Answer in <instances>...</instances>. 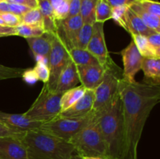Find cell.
Wrapping results in <instances>:
<instances>
[{"label":"cell","mask_w":160,"mask_h":159,"mask_svg":"<svg viewBox=\"0 0 160 159\" xmlns=\"http://www.w3.org/2000/svg\"><path fill=\"white\" fill-rule=\"evenodd\" d=\"M124 126V159H138V147L144 126L160 101V85L129 83L122 78L119 87Z\"/></svg>","instance_id":"obj_1"},{"label":"cell","mask_w":160,"mask_h":159,"mask_svg":"<svg viewBox=\"0 0 160 159\" xmlns=\"http://www.w3.org/2000/svg\"><path fill=\"white\" fill-rule=\"evenodd\" d=\"M95 116L106 144L107 159H124V126L120 95L108 108Z\"/></svg>","instance_id":"obj_2"},{"label":"cell","mask_w":160,"mask_h":159,"mask_svg":"<svg viewBox=\"0 0 160 159\" xmlns=\"http://www.w3.org/2000/svg\"><path fill=\"white\" fill-rule=\"evenodd\" d=\"M20 139L29 159H70L75 153L74 147L70 142L40 128L26 131Z\"/></svg>","instance_id":"obj_3"},{"label":"cell","mask_w":160,"mask_h":159,"mask_svg":"<svg viewBox=\"0 0 160 159\" xmlns=\"http://www.w3.org/2000/svg\"><path fill=\"white\" fill-rule=\"evenodd\" d=\"M123 78V70L109 58L104 65V73L99 85L95 89L92 113L95 115L104 112L119 94V87Z\"/></svg>","instance_id":"obj_4"},{"label":"cell","mask_w":160,"mask_h":159,"mask_svg":"<svg viewBox=\"0 0 160 159\" xmlns=\"http://www.w3.org/2000/svg\"><path fill=\"white\" fill-rule=\"evenodd\" d=\"M75 153L81 157L95 156L106 157V147L96 121L83 128L70 140Z\"/></svg>","instance_id":"obj_5"},{"label":"cell","mask_w":160,"mask_h":159,"mask_svg":"<svg viewBox=\"0 0 160 159\" xmlns=\"http://www.w3.org/2000/svg\"><path fill=\"white\" fill-rule=\"evenodd\" d=\"M62 94L49 89L47 84H44L37 99L31 108L23 114L32 121L41 123L50 121L61 113L60 100Z\"/></svg>","instance_id":"obj_6"},{"label":"cell","mask_w":160,"mask_h":159,"mask_svg":"<svg viewBox=\"0 0 160 159\" xmlns=\"http://www.w3.org/2000/svg\"><path fill=\"white\" fill-rule=\"evenodd\" d=\"M95 120V116L92 112L86 116L78 118L57 116L50 121L42 123L40 129L69 142L73 136Z\"/></svg>","instance_id":"obj_7"},{"label":"cell","mask_w":160,"mask_h":159,"mask_svg":"<svg viewBox=\"0 0 160 159\" xmlns=\"http://www.w3.org/2000/svg\"><path fill=\"white\" fill-rule=\"evenodd\" d=\"M70 60L68 47L58 31L53 32L52 34L51 51L48 56V64L50 76L48 82L45 83L48 88L55 90L59 75Z\"/></svg>","instance_id":"obj_8"},{"label":"cell","mask_w":160,"mask_h":159,"mask_svg":"<svg viewBox=\"0 0 160 159\" xmlns=\"http://www.w3.org/2000/svg\"><path fill=\"white\" fill-rule=\"evenodd\" d=\"M123 59V79L129 83L135 82V75L142 69L143 56L133 41L120 52Z\"/></svg>","instance_id":"obj_9"},{"label":"cell","mask_w":160,"mask_h":159,"mask_svg":"<svg viewBox=\"0 0 160 159\" xmlns=\"http://www.w3.org/2000/svg\"><path fill=\"white\" fill-rule=\"evenodd\" d=\"M92 26L93 31L92 37L86 49L90 51L98 59V62L104 66L110 58L105 39L104 23L95 22Z\"/></svg>","instance_id":"obj_10"},{"label":"cell","mask_w":160,"mask_h":159,"mask_svg":"<svg viewBox=\"0 0 160 159\" xmlns=\"http://www.w3.org/2000/svg\"><path fill=\"white\" fill-rule=\"evenodd\" d=\"M22 135L0 137V159H29Z\"/></svg>","instance_id":"obj_11"},{"label":"cell","mask_w":160,"mask_h":159,"mask_svg":"<svg viewBox=\"0 0 160 159\" xmlns=\"http://www.w3.org/2000/svg\"><path fill=\"white\" fill-rule=\"evenodd\" d=\"M95 101V90L86 89L84 95L69 108L62 112L59 116L67 118H82L90 114Z\"/></svg>","instance_id":"obj_12"},{"label":"cell","mask_w":160,"mask_h":159,"mask_svg":"<svg viewBox=\"0 0 160 159\" xmlns=\"http://www.w3.org/2000/svg\"><path fill=\"white\" fill-rule=\"evenodd\" d=\"M80 83L85 89L95 90L102 79L104 66L100 64L77 66Z\"/></svg>","instance_id":"obj_13"},{"label":"cell","mask_w":160,"mask_h":159,"mask_svg":"<svg viewBox=\"0 0 160 159\" xmlns=\"http://www.w3.org/2000/svg\"><path fill=\"white\" fill-rule=\"evenodd\" d=\"M0 123L12 129L20 131L39 129L43 123L41 122L32 121L27 118L23 114H11L3 112H0Z\"/></svg>","instance_id":"obj_14"},{"label":"cell","mask_w":160,"mask_h":159,"mask_svg":"<svg viewBox=\"0 0 160 159\" xmlns=\"http://www.w3.org/2000/svg\"><path fill=\"white\" fill-rule=\"evenodd\" d=\"M79 83L80 80L77 65L70 60L59 75L55 91L59 94H63L67 90L77 87Z\"/></svg>","instance_id":"obj_15"},{"label":"cell","mask_w":160,"mask_h":159,"mask_svg":"<svg viewBox=\"0 0 160 159\" xmlns=\"http://www.w3.org/2000/svg\"><path fill=\"white\" fill-rule=\"evenodd\" d=\"M83 24H84V22H83V20L80 14L71 17H68V18L57 23L58 30L61 29L62 33V34L59 33V35L61 36L68 48H70L72 41L76 37L77 34L80 31Z\"/></svg>","instance_id":"obj_16"},{"label":"cell","mask_w":160,"mask_h":159,"mask_svg":"<svg viewBox=\"0 0 160 159\" xmlns=\"http://www.w3.org/2000/svg\"><path fill=\"white\" fill-rule=\"evenodd\" d=\"M124 29L130 34H140L145 37L155 32V31L148 27L140 17L130 9V7L127 9L125 12Z\"/></svg>","instance_id":"obj_17"},{"label":"cell","mask_w":160,"mask_h":159,"mask_svg":"<svg viewBox=\"0 0 160 159\" xmlns=\"http://www.w3.org/2000/svg\"><path fill=\"white\" fill-rule=\"evenodd\" d=\"M52 34V33L45 32L38 37L26 38L34 58L37 56H43L48 59L51 51Z\"/></svg>","instance_id":"obj_18"},{"label":"cell","mask_w":160,"mask_h":159,"mask_svg":"<svg viewBox=\"0 0 160 159\" xmlns=\"http://www.w3.org/2000/svg\"><path fill=\"white\" fill-rule=\"evenodd\" d=\"M141 70L145 76L144 83L160 85V59L143 57Z\"/></svg>","instance_id":"obj_19"},{"label":"cell","mask_w":160,"mask_h":159,"mask_svg":"<svg viewBox=\"0 0 160 159\" xmlns=\"http://www.w3.org/2000/svg\"><path fill=\"white\" fill-rule=\"evenodd\" d=\"M38 9L43 20V26L45 32L53 33L58 31V25L55 19L54 12L48 0H38Z\"/></svg>","instance_id":"obj_20"},{"label":"cell","mask_w":160,"mask_h":159,"mask_svg":"<svg viewBox=\"0 0 160 159\" xmlns=\"http://www.w3.org/2000/svg\"><path fill=\"white\" fill-rule=\"evenodd\" d=\"M69 55H70V60L77 66L100 64L98 59L87 49H81V48H69Z\"/></svg>","instance_id":"obj_21"},{"label":"cell","mask_w":160,"mask_h":159,"mask_svg":"<svg viewBox=\"0 0 160 159\" xmlns=\"http://www.w3.org/2000/svg\"><path fill=\"white\" fill-rule=\"evenodd\" d=\"M129 7L133 12H135L140 17L141 20L144 22V23L148 27L156 31V32H160V17L146 12L136 3H134Z\"/></svg>","instance_id":"obj_22"},{"label":"cell","mask_w":160,"mask_h":159,"mask_svg":"<svg viewBox=\"0 0 160 159\" xmlns=\"http://www.w3.org/2000/svg\"><path fill=\"white\" fill-rule=\"evenodd\" d=\"M86 89L82 85L77 86L70 90H67L62 94L60 100L61 112H64L67 108L73 105L84 95Z\"/></svg>","instance_id":"obj_23"},{"label":"cell","mask_w":160,"mask_h":159,"mask_svg":"<svg viewBox=\"0 0 160 159\" xmlns=\"http://www.w3.org/2000/svg\"><path fill=\"white\" fill-rule=\"evenodd\" d=\"M93 24L84 23L80 31L77 34L76 37L70 45V48H81V49H86L88 42L90 41L91 37L93 31Z\"/></svg>","instance_id":"obj_24"},{"label":"cell","mask_w":160,"mask_h":159,"mask_svg":"<svg viewBox=\"0 0 160 159\" xmlns=\"http://www.w3.org/2000/svg\"><path fill=\"white\" fill-rule=\"evenodd\" d=\"M98 0H81L80 15L84 23L93 24L95 22V8Z\"/></svg>","instance_id":"obj_25"},{"label":"cell","mask_w":160,"mask_h":159,"mask_svg":"<svg viewBox=\"0 0 160 159\" xmlns=\"http://www.w3.org/2000/svg\"><path fill=\"white\" fill-rule=\"evenodd\" d=\"M15 28L16 36H20V37H23L24 38L38 37L45 33V29L42 25L20 23Z\"/></svg>","instance_id":"obj_26"},{"label":"cell","mask_w":160,"mask_h":159,"mask_svg":"<svg viewBox=\"0 0 160 159\" xmlns=\"http://www.w3.org/2000/svg\"><path fill=\"white\" fill-rule=\"evenodd\" d=\"M131 35L132 37V41L135 44L138 50L143 57L156 58L152 50L151 49L149 44H148L147 37L144 35H140V34H131Z\"/></svg>","instance_id":"obj_27"},{"label":"cell","mask_w":160,"mask_h":159,"mask_svg":"<svg viewBox=\"0 0 160 159\" xmlns=\"http://www.w3.org/2000/svg\"><path fill=\"white\" fill-rule=\"evenodd\" d=\"M112 19V7L106 0H98L95 8V22L103 23Z\"/></svg>","instance_id":"obj_28"},{"label":"cell","mask_w":160,"mask_h":159,"mask_svg":"<svg viewBox=\"0 0 160 159\" xmlns=\"http://www.w3.org/2000/svg\"><path fill=\"white\" fill-rule=\"evenodd\" d=\"M21 23L26 24H38L43 26V20L38 8L31 9L20 17ZM44 27V26H43Z\"/></svg>","instance_id":"obj_29"},{"label":"cell","mask_w":160,"mask_h":159,"mask_svg":"<svg viewBox=\"0 0 160 159\" xmlns=\"http://www.w3.org/2000/svg\"><path fill=\"white\" fill-rule=\"evenodd\" d=\"M29 9H31V8L22 5L8 2L6 1L0 2V12H11L20 17Z\"/></svg>","instance_id":"obj_30"},{"label":"cell","mask_w":160,"mask_h":159,"mask_svg":"<svg viewBox=\"0 0 160 159\" xmlns=\"http://www.w3.org/2000/svg\"><path fill=\"white\" fill-rule=\"evenodd\" d=\"M24 69L9 67L0 64V80L13 78H20L22 76Z\"/></svg>","instance_id":"obj_31"},{"label":"cell","mask_w":160,"mask_h":159,"mask_svg":"<svg viewBox=\"0 0 160 159\" xmlns=\"http://www.w3.org/2000/svg\"><path fill=\"white\" fill-rule=\"evenodd\" d=\"M142 9L146 12L160 17V4L158 1L152 0H138L136 2Z\"/></svg>","instance_id":"obj_32"},{"label":"cell","mask_w":160,"mask_h":159,"mask_svg":"<svg viewBox=\"0 0 160 159\" xmlns=\"http://www.w3.org/2000/svg\"><path fill=\"white\" fill-rule=\"evenodd\" d=\"M38 80L42 81L44 84L47 83L49 80V68L46 63L43 62H36V65L33 68Z\"/></svg>","instance_id":"obj_33"},{"label":"cell","mask_w":160,"mask_h":159,"mask_svg":"<svg viewBox=\"0 0 160 159\" xmlns=\"http://www.w3.org/2000/svg\"><path fill=\"white\" fill-rule=\"evenodd\" d=\"M69 2L70 0H62L54 9V16L56 22L62 21L67 19L69 12Z\"/></svg>","instance_id":"obj_34"},{"label":"cell","mask_w":160,"mask_h":159,"mask_svg":"<svg viewBox=\"0 0 160 159\" xmlns=\"http://www.w3.org/2000/svg\"><path fill=\"white\" fill-rule=\"evenodd\" d=\"M147 40L156 58L160 59V32L155 31L149 34L147 36Z\"/></svg>","instance_id":"obj_35"},{"label":"cell","mask_w":160,"mask_h":159,"mask_svg":"<svg viewBox=\"0 0 160 159\" xmlns=\"http://www.w3.org/2000/svg\"><path fill=\"white\" fill-rule=\"evenodd\" d=\"M0 18L4 21L6 26L16 27L21 23L19 16L11 12H0Z\"/></svg>","instance_id":"obj_36"},{"label":"cell","mask_w":160,"mask_h":159,"mask_svg":"<svg viewBox=\"0 0 160 159\" xmlns=\"http://www.w3.org/2000/svg\"><path fill=\"white\" fill-rule=\"evenodd\" d=\"M128 6H117L112 8V19L124 29V16Z\"/></svg>","instance_id":"obj_37"},{"label":"cell","mask_w":160,"mask_h":159,"mask_svg":"<svg viewBox=\"0 0 160 159\" xmlns=\"http://www.w3.org/2000/svg\"><path fill=\"white\" fill-rule=\"evenodd\" d=\"M26 131H20L12 129L6 125L0 123V137H8V136H20Z\"/></svg>","instance_id":"obj_38"},{"label":"cell","mask_w":160,"mask_h":159,"mask_svg":"<svg viewBox=\"0 0 160 159\" xmlns=\"http://www.w3.org/2000/svg\"><path fill=\"white\" fill-rule=\"evenodd\" d=\"M21 77L23 78V81H25L27 84H30V85H33L38 81V79L33 69L24 70Z\"/></svg>","instance_id":"obj_39"},{"label":"cell","mask_w":160,"mask_h":159,"mask_svg":"<svg viewBox=\"0 0 160 159\" xmlns=\"http://www.w3.org/2000/svg\"><path fill=\"white\" fill-rule=\"evenodd\" d=\"M81 0H70L69 2V12L67 18L79 15L81 9Z\"/></svg>","instance_id":"obj_40"},{"label":"cell","mask_w":160,"mask_h":159,"mask_svg":"<svg viewBox=\"0 0 160 159\" xmlns=\"http://www.w3.org/2000/svg\"><path fill=\"white\" fill-rule=\"evenodd\" d=\"M8 2L15 3V4L22 5V6H28L31 9L38 8V0H5Z\"/></svg>","instance_id":"obj_41"},{"label":"cell","mask_w":160,"mask_h":159,"mask_svg":"<svg viewBox=\"0 0 160 159\" xmlns=\"http://www.w3.org/2000/svg\"><path fill=\"white\" fill-rule=\"evenodd\" d=\"M108 4L112 8L117 6H131L138 0H106Z\"/></svg>","instance_id":"obj_42"},{"label":"cell","mask_w":160,"mask_h":159,"mask_svg":"<svg viewBox=\"0 0 160 159\" xmlns=\"http://www.w3.org/2000/svg\"><path fill=\"white\" fill-rule=\"evenodd\" d=\"M7 36H16V28L0 25V37Z\"/></svg>","instance_id":"obj_43"},{"label":"cell","mask_w":160,"mask_h":159,"mask_svg":"<svg viewBox=\"0 0 160 159\" xmlns=\"http://www.w3.org/2000/svg\"><path fill=\"white\" fill-rule=\"evenodd\" d=\"M62 1V0H48V2H50V4H51L52 7L53 9H54L55 8H56V6H57Z\"/></svg>","instance_id":"obj_44"},{"label":"cell","mask_w":160,"mask_h":159,"mask_svg":"<svg viewBox=\"0 0 160 159\" xmlns=\"http://www.w3.org/2000/svg\"><path fill=\"white\" fill-rule=\"evenodd\" d=\"M83 159H106L104 157H95V156H86V157H82Z\"/></svg>","instance_id":"obj_45"},{"label":"cell","mask_w":160,"mask_h":159,"mask_svg":"<svg viewBox=\"0 0 160 159\" xmlns=\"http://www.w3.org/2000/svg\"><path fill=\"white\" fill-rule=\"evenodd\" d=\"M70 159H83V157L81 155H79V154H74L70 157Z\"/></svg>","instance_id":"obj_46"},{"label":"cell","mask_w":160,"mask_h":159,"mask_svg":"<svg viewBox=\"0 0 160 159\" xmlns=\"http://www.w3.org/2000/svg\"><path fill=\"white\" fill-rule=\"evenodd\" d=\"M0 25H2V26H6V24H5L4 21H3V20H2L1 18H0Z\"/></svg>","instance_id":"obj_47"},{"label":"cell","mask_w":160,"mask_h":159,"mask_svg":"<svg viewBox=\"0 0 160 159\" xmlns=\"http://www.w3.org/2000/svg\"><path fill=\"white\" fill-rule=\"evenodd\" d=\"M2 1H5V0H0V2H2Z\"/></svg>","instance_id":"obj_48"}]
</instances>
